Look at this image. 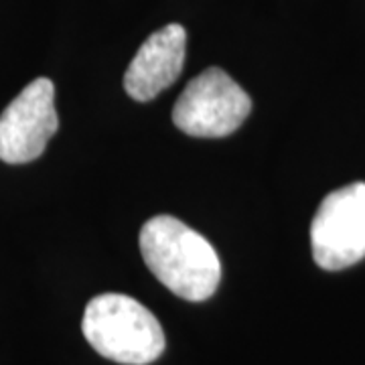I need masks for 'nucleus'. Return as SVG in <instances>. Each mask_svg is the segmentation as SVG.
Segmentation results:
<instances>
[{
	"instance_id": "7ed1b4c3",
	"label": "nucleus",
	"mask_w": 365,
	"mask_h": 365,
	"mask_svg": "<svg viewBox=\"0 0 365 365\" xmlns=\"http://www.w3.org/2000/svg\"><path fill=\"white\" fill-rule=\"evenodd\" d=\"M252 112V100L220 67H209L187 83L173 108L175 126L197 138L235 132Z\"/></svg>"
},
{
	"instance_id": "f257e3e1",
	"label": "nucleus",
	"mask_w": 365,
	"mask_h": 365,
	"mask_svg": "<svg viewBox=\"0 0 365 365\" xmlns=\"http://www.w3.org/2000/svg\"><path fill=\"white\" fill-rule=\"evenodd\" d=\"M140 254L150 272L177 297L207 300L222 280V262L207 240L181 220L157 215L140 230Z\"/></svg>"
},
{
	"instance_id": "39448f33",
	"label": "nucleus",
	"mask_w": 365,
	"mask_h": 365,
	"mask_svg": "<svg viewBox=\"0 0 365 365\" xmlns=\"http://www.w3.org/2000/svg\"><path fill=\"white\" fill-rule=\"evenodd\" d=\"M59 128L51 79L31 81L0 116V160L25 165L43 155Z\"/></svg>"
},
{
	"instance_id": "f03ea898",
	"label": "nucleus",
	"mask_w": 365,
	"mask_h": 365,
	"mask_svg": "<svg viewBox=\"0 0 365 365\" xmlns=\"http://www.w3.org/2000/svg\"><path fill=\"white\" fill-rule=\"evenodd\" d=\"M81 331L96 351L116 364L148 365L165 351V333L157 317L126 294L108 292L91 299Z\"/></svg>"
},
{
	"instance_id": "423d86ee",
	"label": "nucleus",
	"mask_w": 365,
	"mask_h": 365,
	"mask_svg": "<svg viewBox=\"0 0 365 365\" xmlns=\"http://www.w3.org/2000/svg\"><path fill=\"white\" fill-rule=\"evenodd\" d=\"M187 33L181 25L163 26L140 45L124 76V90L136 102H150L173 86L185 63Z\"/></svg>"
},
{
	"instance_id": "20e7f679",
	"label": "nucleus",
	"mask_w": 365,
	"mask_h": 365,
	"mask_svg": "<svg viewBox=\"0 0 365 365\" xmlns=\"http://www.w3.org/2000/svg\"><path fill=\"white\" fill-rule=\"evenodd\" d=\"M317 266L343 270L365 258V182H351L327 195L311 223Z\"/></svg>"
}]
</instances>
